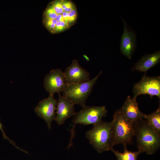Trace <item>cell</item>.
<instances>
[{"label":"cell","instance_id":"5","mask_svg":"<svg viewBox=\"0 0 160 160\" xmlns=\"http://www.w3.org/2000/svg\"><path fill=\"white\" fill-rule=\"evenodd\" d=\"M107 111L104 106H100L86 105L78 113H76L72 121V127L70 130L71 136L68 148L73 145L72 140L75 135V128L77 124L87 125H94L101 121L105 117Z\"/></svg>","mask_w":160,"mask_h":160},{"label":"cell","instance_id":"4","mask_svg":"<svg viewBox=\"0 0 160 160\" xmlns=\"http://www.w3.org/2000/svg\"><path fill=\"white\" fill-rule=\"evenodd\" d=\"M112 125V121L106 122L101 121L93 125L92 128L86 133L90 143L100 153L113 148L111 145Z\"/></svg>","mask_w":160,"mask_h":160},{"label":"cell","instance_id":"12","mask_svg":"<svg viewBox=\"0 0 160 160\" xmlns=\"http://www.w3.org/2000/svg\"><path fill=\"white\" fill-rule=\"evenodd\" d=\"M56 108V115L55 120L59 125L63 124L65 121L76 113L74 111V104L70 100L62 96L59 93Z\"/></svg>","mask_w":160,"mask_h":160},{"label":"cell","instance_id":"11","mask_svg":"<svg viewBox=\"0 0 160 160\" xmlns=\"http://www.w3.org/2000/svg\"><path fill=\"white\" fill-rule=\"evenodd\" d=\"M122 20L124 28L120 44L121 52L122 54L131 59L132 55L136 47V34L126 22L123 19Z\"/></svg>","mask_w":160,"mask_h":160},{"label":"cell","instance_id":"9","mask_svg":"<svg viewBox=\"0 0 160 160\" xmlns=\"http://www.w3.org/2000/svg\"><path fill=\"white\" fill-rule=\"evenodd\" d=\"M57 100L53 95H49L47 98L40 101L35 109V112L46 122L48 128H51L52 121L55 119V111Z\"/></svg>","mask_w":160,"mask_h":160},{"label":"cell","instance_id":"8","mask_svg":"<svg viewBox=\"0 0 160 160\" xmlns=\"http://www.w3.org/2000/svg\"><path fill=\"white\" fill-rule=\"evenodd\" d=\"M68 85L63 72L59 68L51 70L44 79V87L49 95L63 92Z\"/></svg>","mask_w":160,"mask_h":160},{"label":"cell","instance_id":"17","mask_svg":"<svg viewBox=\"0 0 160 160\" xmlns=\"http://www.w3.org/2000/svg\"><path fill=\"white\" fill-rule=\"evenodd\" d=\"M3 127H4V126H3V125L0 122V129L1 130V131L2 132V133L3 137L5 139H7V140H8L9 142L13 145H14L16 148H17L18 149H20V150H21V149H20V148H19L18 147H17L16 145L15 144V143L11 140L9 138L6 136V134H5L4 132V130L3 129Z\"/></svg>","mask_w":160,"mask_h":160},{"label":"cell","instance_id":"15","mask_svg":"<svg viewBox=\"0 0 160 160\" xmlns=\"http://www.w3.org/2000/svg\"><path fill=\"white\" fill-rule=\"evenodd\" d=\"M123 153L115 150L112 148L111 150L115 155L117 160H137L138 156L141 153L139 151L137 152H132L128 150L126 145H124Z\"/></svg>","mask_w":160,"mask_h":160},{"label":"cell","instance_id":"2","mask_svg":"<svg viewBox=\"0 0 160 160\" xmlns=\"http://www.w3.org/2000/svg\"><path fill=\"white\" fill-rule=\"evenodd\" d=\"M134 136L136 138L137 146L141 153L152 154L160 146V135L149 124L146 120L142 119L136 121Z\"/></svg>","mask_w":160,"mask_h":160},{"label":"cell","instance_id":"1","mask_svg":"<svg viewBox=\"0 0 160 160\" xmlns=\"http://www.w3.org/2000/svg\"><path fill=\"white\" fill-rule=\"evenodd\" d=\"M78 11L74 3L69 0H55L50 1L44 11L42 23L52 34L69 29L76 23Z\"/></svg>","mask_w":160,"mask_h":160},{"label":"cell","instance_id":"3","mask_svg":"<svg viewBox=\"0 0 160 160\" xmlns=\"http://www.w3.org/2000/svg\"><path fill=\"white\" fill-rule=\"evenodd\" d=\"M112 125V147L115 145L122 144L124 145L132 143L134 136L135 122L127 119L124 116L121 110L114 113Z\"/></svg>","mask_w":160,"mask_h":160},{"label":"cell","instance_id":"6","mask_svg":"<svg viewBox=\"0 0 160 160\" xmlns=\"http://www.w3.org/2000/svg\"><path fill=\"white\" fill-rule=\"evenodd\" d=\"M102 72L101 71L97 76L88 81L68 84L62 92L63 96L71 100L74 105H79L82 108L84 107L88 97Z\"/></svg>","mask_w":160,"mask_h":160},{"label":"cell","instance_id":"13","mask_svg":"<svg viewBox=\"0 0 160 160\" xmlns=\"http://www.w3.org/2000/svg\"><path fill=\"white\" fill-rule=\"evenodd\" d=\"M136 98L128 96L121 110L124 116L133 122L145 119V116L140 110Z\"/></svg>","mask_w":160,"mask_h":160},{"label":"cell","instance_id":"16","mask_svg":"<svg viewBox=\"0 0 160 160\" xmlns=\"http://www.w3.org/2000/svg\"><path fill=\"white\" fill-rule=\"evenodd\" d=\"M153 129L160 135V107L153 113L146 115L145 119Z\"/></svg>","mask_w":160,"mask_h":160},{"label":"cell","instance_id":"7","mask_svg":"<svg viewBox=\"0 0 160 160\" xmlns=\"http://www.w3.org/2000/svg\"><path fill=\"white\" fill-rule=\"evenodd\" d=\"M133 97L141 95L147 94L151 97L153 96L160 97V78L148 77L144 75L141 80L136 83L133 89Z\"/></svg>","mask_w":160,"mask_h":160},{"label":"cell","instance_id":"10","mask_svg":"<svg viewBox=\"0 0 160 160\" xmlns=\"http://www.w3.org/2000/svg\"><path fill=\"white\" fill-rule=\"evenodd\" d=\"M68 84L81 83L90 80V74L79 64L78 61L75 59L71 64L67 67L63 72Z\"/></svg>","mask_w":160,"mask_h":160},{"label":"cell","instance_id":"18","mask_svg":"<svg viewBox=\"0 0 160 160\" xmlns=\"http://www.w3.org/2000/svg\"><path fill=\"white\" fill-rule=\"evenodd\" d=\"M84 56L85 57V58H86V59L87 61H89V58L87 57V56L84 55Z\"/></svg>","mask_w":160,"mask_h":160},{"label":"cell","instance_id":"14","mask_svg":"<svg viewBox=\"0 0 160 160\" xmlns=\"http://www.w3.org/2000/svg\"><path fill=\"white\" fill-rule=\"evenodd\" d=\"M160 60L159 50L152 54L144 55L134 65L132 70L146 72L158 63Z\"/></svg>","mask_w":160,"mask_h":160}]
</instances>
